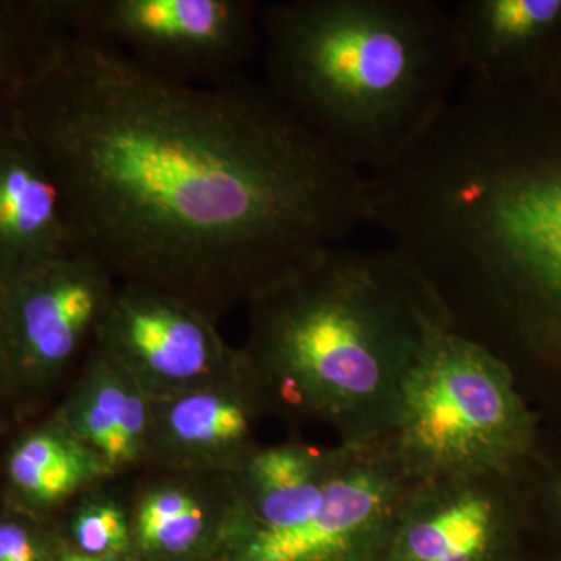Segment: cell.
Instances as JSON below:
<instances>
[{"instance_id":"obj_1","label":"cell","mask_w":561,"mask_h":561,"mask_svg":"<svg viewBox=\"0 0 561 561\" xmlns=\"http://www.w3.org/2000/svg\"><path fill=\"white\" fill-rule=\"evenodd\" d=\"M13 122L54 173L79 250L217 323L370 220L367 173L267 84L165 79L55 20Z\"/></svg>"},{"instance_id":"obj_2","label":"cell","mask_w":561,"mask_h":561,"mask_svg":"<svg viewBox=\"0 0 561 561\" xmlns=\"http://www.w3.org/2000/svg\"><path fill=\"white\" fill-rule=\"evenodd\" d=\"M370 206L454 330L561 359V103L540 84L465 81Z\"/></svg>"},{"instance_id":"obj_3","label":"cell","mask_w":561,"mask_h":561,"mask_svg":"<svg viewBox=\"0 0 561 561\" xmlns=\"http://www.w3.org/2000/svg\"><path fill=\"white\" fill-rule=\"evenodd\" d=\"M242 359L267 411L382 442L401 383L449 321L397 251H319L257 291ZM451 323V321H449Z\"/></svg>"},{"instance_id":"obj_4","label":"cell","mask_w":561,"mask_h":561,"mask_svg":"<svg viewBox=\"0 0 561 561\" xmlns=\"http://www.w3.org/2000/svg\"><path fill=\"white\" fill-rule=\"evenodd\" d=\"M267 87L342 160L378 175L415 147L463 76L434 0L262 3Z\"/></svg>"},{"instance_id":"obj_5","label":"cell","mask_w":561,"mask_h":561,"mask_svg":"<svg viewBox=\"0 0 561 561\" xmlns=\"http://www.w3.org/2000/svg\"><path fill=\"white\" fill-rule=\"evenodd\" d=\"M535 432L507 359L440 321L401 383L381 443L416 485L507 478Z\"/></svg>"},{"instance_id":"obj_6","label":"cell","mask_w":561,"mask_h":561,"mask_svg":"<svg viewBox=\"0 0 561 561\" xmlns=\"http://www.w3.org/2000/svg\"><path fill=\"white\" fill-rule=\"evenodd\" d=\"M54 20L183 83L241 76L261 32L254 0H47Z\"/></svg>"},{"instance_id":"obj_7","label":"cell","mask_w":561,"mask_h":561,"mask_svg":"<svg viewBox=\"0 0 561 561\" xmlns=\"http://www.w3.org/2000/svg\"><path fill=\"white\" fill-rule=\"evenodd\" d=\"M117 280L73 250L0 291V381L10 413L33 415L90 350Z\"/></svg>"},{"instance_id":"obj_8","label":"cell","mask_w":561,"mask_h":561,"mask_svg":"<svg viewBox=\"0 0 561 561\" xmlns=\"http://www.w3.org/2000/svg\"><path fill=\"white\" fill-rule=\"evenodd\" d=\"M323 496L286 529L224 542L230 561H381L412 483L381 442L342 443Z\"/></svg>"},{"instance_id":"obj_9","label":"cell","mask_w":561,"mask_h":561,"mask_svg":"<svg viewBox=\"0 0 561 561\" xmlns=\"http://www.w3.org/2000/svg\"><path fill=\"white\" fill-rule=\"evenodd\" d=\"M92 348L121 368L150 400L238 378L241 348L217 321L187 302L138 284L117 283Z\"/></svg>"},{"instance_id":"obj_10","label":"cell","mask_w":561,"mask_h":561,"mask_svg":"<svg viewBox=\"0 0 561 561\" xmlns=\"http://www.w3.org/2000/svg\"><path fill=\"white\" fill-rule=\"evenodd\" d=\"M501 479L412 485L381 561H502L513 518Z\"/></svg>"},{"instance_id":"obj_11","label":"cell","mask_w":561,"mask_h":561,"mask_svg":"<svg viewBox=\"0 0 561 561\" xmlns=\"http://www.w3.org/2000/svg\"><path fill=\"white\" fill-rule=\"evenodd\" d=\"M265 411L247 370L228 381L153 398L146 459L165 471L232 474L260 448L254 430Z\"/></svg>"},{"instance_id":"obj_12","label":"cell","mask_w":561,"mask_h":561,"mask_svg":"<svg viewBox=\"0 0 561 561\" xmlns=\"http://www.w3.org/2000/svg\"><path fill=\"white\" fill-rule=\"evenodd\" d=\"M465 80L540 84L561 46V0H463L449 7Z\"/></svg>"},{"instance_id":"obj_13","label":"cell","mask_w":561,"mask_h":561,"mask_svg":"<svg viewBox=\"0 0 561 561\" xmlns=\"http://www.w3.org/2000/svg\"><path fill=\"white\" fill-rule=\"evenodd\" d=\"M73 250L60 186L11 117L0 135V291Z\"/></svg>"},{"instance_id":"obj_14","label":"cell","mask_w":561,"mask_h":561,"mask_svg":"<svg viewBox=\"0 0 561 561\" xmlns=\"http://www.w3.org/2000/svg\"><path fill=\"white\" fill-rule=\"evenodd\" d=\"M111 474L101 454L55 415L11 443L2 467L3 505L46 522Z\"/></svg>"},{"instance_id":"obj_15","label":"cell","mask_w":561,"mask_h":561,"mask_svg":"<svg viewBox=\"0 0 561 561\" xmlns=\"http://www.w3.org/2000/svg\"><path fill=\"white\" fill-rule=\"evenodd\" d=\"M131 508L133 541L151 556L183 557L208 538L224 545L234 511L231 474L168 471Z\"/></svg>"},{"instance_id":"obj_16","label":"cell","mask_w":561,"mask_h":561,"mask_svg":"<svg viewBox=\"0 0 561 561\" xmlns=\"http://www.w3.org/2000/svg\"><path fill=\"white\" fill-rule=\"evenodd\" d=\"M58 416L77 437L119 471V432L136 383L94 348Z\"/></svg>"},{"instance_id":"obj_17","label":"cell","mask_w":561,"mask_h":561,"mask_svg":"<svg viewBox=\"0 0 561 561\" xmlns=\"http://www.w3.org/2000/svg\"><path fill=\"white\" fill-rule=\"evenodd\" d=\"M51 27L46 0H0V135L25 73Z\"/></svg>"},{"instance_id":"obj_18","label":"cell","mask_w":561,"mask_h":561,"mask_svg":"<svg viewBox=\"0 0 561 561\" xmlns=\"http://www.w3.org/2000/svg\"><path fill=\"white\" fill-rule=\"evenodd\" d=\"M91 490L73 508L70 538L77 552L117 557L133 541L131 512L108 493H91Z\"/></svg>"},{"instance_id":"obj_19","label":"cell","mask_w":561,"mask_h":561,"mask_svg":"<svg viewBox=\"0 0 561 561\" xmlns=\"http://www.w3.org/2000/svg\"><path fill=\"white\" fill-rule=\"evenodd\" d=\"M0 513V561H49L41 524L44 519L11 511L3 505Z\"/></svg>"},{"instance_id":"obj_20","label":"cell","mask_w":561,"mask_h":561,"mask_svg":"<svg viewBox=\"0 0 561 561\" xmlns=\"http://www.w3.org/2000/svg\"><path fill=\"white\" fill-rule=\"evenodd\" d=\"M540 87L548 94H551L557 102L561 103V46L556 57H553L551 66L546 70Z\"/></svg>"},{"instance_id":"obj_21","label":"cell","mask_w":561,"mask_h":561,"mask_svg":"<svg viewBox=\"0 0 561 561\" xmlns=\"http://www.w3.org/2000/svg\"><path fill=\"white\" fill-rule=\"evenodd\" d=\"M116 559V556H87V553L76 551L66 553L57 561H117Z\"/></svg>"},{"instance_id":"obj_22","label":"cell","mask_w":561,"mask_h":561,"mask_svg":"<svg viewBox=\"0 0 561 561\" xmlns=\"http://www.w3.org/2000/svg\"><path fill=\"white\" fill-rule=\"evenodd\" d=\"M0 408H3L7 412H10L9 405H7L5 394H3L2 381H0Z\"/></svg>"},{"instance_id":"obj_23","label":"cell","mask_w":561,"mask_h":561,"mask_svg":"<svg viewBox=\"0 0 561 561\" xmlns=\"http://www.w3.org/2000/svg\"><path fill=\"white\" fill-rule=\"evenodd\" d=\"M556 496H557V502H559V507L561 511V479H560L559 483H557Z\"/></svg>"}]
</instances>
